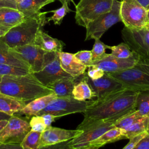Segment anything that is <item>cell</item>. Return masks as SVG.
<instances>
[{
	"label": "cell",
	"instance_id": "obj_1",
	"mask_svg": "<svg viewBox=\"0 0 149 149\" xmlns=\"http://www.w3.org/2000/svg\"><path fill=\"white\" fill-rule=\"evenodd\" d=\"M139 91L123 88L97 98L83 113L84 119L76 129L100 120L122 117L134 110Z\"/></svg>",
	"mask_w": 149,
	"mask_h": 149
},
{
	"label": "cell",
	"instance_id": "obj_2",
	"mask_svg": "<svg viewBox=\"0 0 149 149\" xmlns=\"http://www.w3.org/2000/svg\"><path fill=\"white\" fill-rule=\"evenodd\" d=\"M0 93L26 102L53 92L30 73L21 76H3L0 81Z\"/></svg>",
	"mask_w": 149,
	"mask_h": 149
},
{
	"label": "cell",
	"instance_id": "obj_3",
	"mask_svg": "<svg viewBox=\"0 0 149 149\" xmlns=\"http://www.w3.org/2000/svg\"><path fill=\"white\" fill-rule=\"evenodd\" d=\"M48 12L40 13L24 18L19 24L10 29L0 40L9 48H14L27 44H34L36 34L44 25L47 23Z\"/></svg>",
	"mask_w": 149,
	"mask_h": 149
},
{
	"label": "cell",
	"instance_id": "obj_4",
	"mask_svg": "<svg viewBox=\"0 0 149 149\" xmlns=\"http://www.w3.org/2000/svg\"><path fill=\"white\" fill-rule=\"evenodd\" d=\"M108 74L119 81L125 88L137 91L149 90V59L140 56L133 66Z\"/></svg>",
	"mask_w": 149,
	"mask_h": 149
},
{
	"label": "cell",
	"instance_id": "obj_5",
	"mask_svg": "<svg viewBox=\"0 0 149 149\" xmlns=\"http://www.w3.org/2000/svg\"><path fill=\"white\" fill-rule=\"evenodd\" d=\"M113 1V0H80L76 5V24L86 27L100 15L110 11Z\"/></svg>",
	"mask_w": 149,
	"mask_h": 149
},
{
	"label": "cell",
	"instance_id": "obj_6",
	"mask_svg": "<svg viewBox=\"0 0 149 149\" xmlns=\"http://www.w3.org/2000/svg\"><path fill=\"white\" fill-rule=\"evenodd\" d=\"M94 100L79 101L73 97H56L47 106L37 113L41 116L45 113H50L58 118L75 113H84L86 109L94 102Z\"/></svg>",
	"mask_w": 149,
	"mask_h": 149
},
{
	"label": "cell",
	"instance_id": "obj_7",
	"mask_svg": "<svg viewBox=\"0 0 149 149\" xmlns=\"http://www.w3.org/2000/svg\"><path fill=\"white\" fill-rule=\"evenodd\" d=\"M123 117V116H122ZM122 117H115L93 122L81 129L82 132L70 141L73 149L86 147L92 141L97 139L108 130L115 127V122Z\"/></svg>",
	"mask_w": 149,
	"mask_h": 149
},
{
	"label": "cell",
	"instance_id": "obj_8",
	"mask_svg": "<svg viewBox=\"0 0 149 149\" xmlns=\"http://www.w3.org/2000/svg\"><path fill=\"white\" fill-rule=\"evenodd\" d=\"M32 73L41 84L47 87L61 79L72 77L62 68L59 53L55 52H47L44 55L41 69Z\"/></svg>",
	"mask_w": 149,
	"mask_h": 149
},
{
	"label": "cell",
	"instance_id": "obj_9",
	"mask_svg": "<svg viewBox=\"0 0 149 149\" xmlns=\"http://www.w3.org/2000/svg\"><path fill=\"white\" fill-rule=\"evenodd\" d=\"M120 5V1L113 0L110 11L102 14L88 24L86 27L85 41L91 39H100L111 27L116 23L121 22Z\"/></svg>",
	"mask_w": 149,
	"mask_h": 149
},
{
	"label": "cell",
	"instance_id": "obj_10",
	"mask_svg": "<svg viewBox=\"0 0 149 149\" xmlns=\"http://www.w3.org/2000/svg\"><path fill=\"white\" fill-rule=\"evenodd\" d=\"M120 16L125 27L130 29H141L147 24V9L137 0H121Z\"/></svg>",
	"mask_w": 149,
	"mask_h": 149
},
{
	"label": "cell",
	"instance_id": "obj_11",
	"mask_svg": "<svg viewBox=\"0 0 149 149\" xmlns=\"http://www.w3.org/2000/svg\"><path fill=\"white\" fill-rule=\"evenodd\" d=\"M123 41L130 49L140 56L149 59V30L146 27L141 29H130L124 27L122 31Z\"/></svg>",
	"mask_w": 149,
	"mask_h": 149
},
{
	"label": "cell",
	"instance_id": "obj_12",
	"mask_svg": "<svg viewBox=\"0 0 149 149\" xmlns=\"http://www.w3.org/2000/svg\"><path fill=\"white\" fill-rule=\"evenodd\" d=\"M30 130L31 127L27 121L16 115H13L0 132V143L20 144Z\"/></svg>",
	"mask_w": 149,
	"mask_h": 149
},
{
	"label": "cell",
	"instance_id": "obj_13",
	"mask_svg": "<svg viewBox=\"0 0 149 149\" xmlns=\"http://www.w3.org/2000/svg\"><path fill=\"white\" fill-rule=\"evenodd\" d=\"M139 58L140 56L134 52L127 58H119L111 54H106L102 58L92 61L89 66L93 65L99 68L107 73H114L133 66Z\"/></svg>",
	"mask_w": 149,
	"mask_h": 149
},
{
	"label": "cell",
	"instance_id": "obj_14",
	"mask_svg": "<svg viewBox=\"0 0 149 149\" xmlns=\"http://www.w3.org/2000/svg\"><path fill=\"white\" fill-rule=\"evenodd\" d=\"M9 48L27 63L31 73L37 72L41 69L44 55L47 52L42 48L34 44H27Z\"/></svg>",
	"mask_w": 149,
	"mask_h": 149
},
{
	"label": "cell",
	"instance_id": "obj_15",
	"mask_svg": "<svg viewBox=\"0 0 149 149\" xmlns=\"http://www.w3.org/2000/svg\"><path fill=\"white\" fill-rule=\"evenodd\" d=\"M85 78L94 92L95 97L97 98H100L114 91L125 88L119 81L113 78L107 73L101 77L93 80L87 75L86 72Z\"/></svg>",
	"mask_w": 149,
	"mask_h": 149
},
{
	"label": "cell",
	"instance_id": "obj_16",
	"mask_svg": "<svg viewBox=\"0 0 149 149\" xmlns=\"http://www.w3.org/2000/svg\"><path fill=\"white\" fill-rule=\"evenodd\" d=\"M82 132L80 130H66L51 126L41 133L39 147L61 143L74 138Z\"/></svg>",
	"mask_w": 149,
	"mask_h": 149
},
{
	"label": "cell",
	"instance_id": "obj_17",
	"mask_svg": "<svg viewBox=\"0 0 149 149\" xmlns=\"http://www.w3.org/2000/svg\"><path fill=\"white\" fill-rule=\"evenodd\" d=\"M59 58L62 68L71 76L76 78L86 72L87 67L76 58L74 54L62 51L59 52Z\"/></svg>",
	"mask_w": 149,
	"mask_h": 149
},
{
	"label": "cell",
	"instance_id": "obj_18",
	"mask_svg": "<svg viewBox=\"0 0 149 149\" xmlns=\"http://www.w3.org/2000/svg\"><path fill=\"white\" fill-rule=\"evenodd\" d=\"M24 19L23 15L17 9L10 8H0V30L6 33Z\"/></svg>",
	"mask_w": 149,
	"mask_h": 149
},
{
	"label": "cell",
	"instance_id": "obj_19",
	"mask_svg": "<svg viewBox=\"0 0 149 149\" xmlns=\"http://www.w3.org/2000/svg\"><path fill=\"white\" fill-rule=\"evenodd\" d=\"M46 52H61L65 47V43L57 38H55L40 29L37 32L34 44Z\"/></svg>",
	"mask_w": 149,
	"mask_h": 149
},
{
	"label": "cell",
	"instance_id": "obj_20",
	"mask_svg": "<svg viewBox=\"0 0 149 149\" xmlns=\"http://www.w3.org/2000/svg\"><path fill=\"white\" fill-rule=\"evenodd\" d=\"M56 97V95L52 93L37 98L31 101L29 103L26 104L23 109L15 114L16 115H24L27 118L36 116L38 112L44 109L47 105Z\"/></svg>",
	"mask_w": 149,
	"mask_h": 149
},
{
	"label": "cell",
	"instance_id": "obj_21",
	"mask_svg": "<svg viewBox=\"0 0 149 149\" xmlns=\"http://www.w3.org/2000/svg\"><path fill=\"white\" fill-rule=\"evenodd\" d=\"M55 1V0H19L16 2L17 9L23 15L24 18H27L40 13L41 8Z\"/></svg>",
	"mask_w": 149,
	"mask_h": 149
},
{
	"label": "cell",
	"instance_id": "obj_22",
	"mask_svg": "<svg viewBox=\"0 0 149 149\" xmlns=\"http://www.w3.org/2000/svg\"><path fill=\"white\" fill-rule=\"evenodd\" d=\"M79 78L80 76L76 78L73 77H64L51 84L48 87L52 91L56 97H73V87Z\"/></svg>",
	"mask_w": 149,
	"mask_h": 149
},
{
	"label": "cell",
	"instance_id": "obj_23",
	"mask_svg": "<svg viewBox=\"0 0 149 149\" xmlns=\"http://www.w3.org/2000/svg\"><path fill=\"white\" fill-rule=\"evenodd\" d=\"M0 63L21 67L30 70V66L24 60L12 51L4 42L0 40Z\"/></svg>",
	"mask_w": 149,
	"mask_h": 149
},
{
	"label": "cell",
	"instance_id": "obj_24",
	"mask_svg": "<svg viewBox=\"0 0 149 149\" xmlns=\"http://www.w3.org/2000/svg\"><path fill=\"white\" fill-rule=\"evenodd\" d=\"M26 105L25 101L0 93V112H1L13 116L23 109Z\"/></svg>",
	"mask_w": 149,
	"mask_h": 149
},
{
	"label": "cell",
	"instance_id": "obj_25",
	"mask_svg": "<svg viewBox=\"0 0 149 149\" xmlns=\"http://www.w3.org/2000/svg\"><path fill=\"white\" fill-rule=\"evenodd\" d=\"M122 139H126L123 135V129L115 127L106 132L97 139L90 142L87 147L94 146L99 148L107 144L114 143Z\"/></svg>",
	"mask_w": 149,
	"mask_h": 149
},
{
	"label": "cell",
	"instance_id": "obj_26",
	"mask_svg": "<svg viewBox=\"0 0 149 149\" xmlns=\"http://www.w3.org/2000/svg\"><path fill=\"white\" fill-rule=\"evenodd\" d=\"M85 73L86 72L80 76L72 91L73 97L79 101L90 100L95 97L94 92L86 80Z\"/></svg>",
	"mask_w": 149,
	"mask_h": 149
},
{
	"label": "cell",
	"instance_id": "obj_27",
	"mask_svg": "<svg viewBox=\"0 0 149 149\" xmlns=\"http://www.w3.org/2000/svg\"><path fill=\"white\" fill-rule=\"evenodd\" d=\"M148 116H143L130 126L122 129L126 139H130L142 133L146 132Z\"/></svg>",
	"mask_w": 149,
	"mask_h": 149
},
{
	"label": "cell",
	"instance_id": "obj_28",
	"mask_svg": "<svg viewBox=\"0 0 149 149\" xmlns=\"http://www.w3.org/2000/svg\"><path fill=\"white\" fill-rule=\"evenodd\" d=\"M134 109L141 116H149V90L139 91Z\"/></svg>",
	"mask_w": 149,
	"mask_h": 149
},
{
	"label": "cell",
	"instance_id": "obj_29",
	"mask_svg": "<svg viewBox=\"0 0 149 149\" xmlns=\"http://www.w3.org/2000/svg\"><path fill=\"white\" fill-rule=\"evenodd\" d=\"M41 134L40 132L31 130L20 143L22 149H37L40 145Z\"/></svg>",
	"mask_w": 149,
	"mask_h": 149
},
{
	"label": "cell",
	"instance_id": "obj_30",
	"mask_svg": "<svg viewBox=\"0 0 149 149\" xmlns=\"http://www.w3.org/2000/svg\"><path fill=\"white\" fill-rule=\"evenodd\" d=\"M72 10L69 7V2L64 1L62 3V5L59 8L51 10L50 12H52L53 15L49 17H47V23L50 21H53L54 23L56 25H60L62 22L63 17L66 14Z\"/></svg>",
	"mask_w": 149,
	"mask_h": 149
},
{
	"label": "cell",
	"instance_id": "obj_31",
	"mask_svg": "<svg viewBox=\"0 0 149 149\" xmlns=\"http://www.w3.org/2000/svg\"><path fill=\"white\" fill-rule=\"evenodd\" d=\"M141 116L136 109L125 115L121 118L118 119L115 123V127L125 129L132 125L133 123L141 118Z\"/></svg>",
	"mask_w": 149,
	"mask_h": 149
},
{
	"label": "cell",
	"instance_id": "obj_32",
	"mask_svg": "<svg viewBox=\"0 0 149 149\" xmlns=\"http://www.w3.org/2000/svg\"><path fill=\"white\" fill-rule=\"evenodd\" d=\"M31 73L30 70L21 67L0 63V75L3 76H21Z\"/></svg>",
	"mask_w": 149,
	"mask_h": 149
},
{
	"label": "cell",
	"instance_id": "obj_33",
	"mask_svg": "<svg viewBox=\"0 0 149 149\" xmlns=\"http://www.w3.org/2000/svg\"><path fill=\"white\" fill-rule=\"evenodd\" d=\"M108 49L111 50V54L119 58H127L134 53V51H132L125 42H121L117 45L109 46Z\"/></svg>",
	"mask_w": 149,
	"mask_h": 149
},
{
	"label": "cell",
	"instance_id": "obj_34",
	"mask_svg": "<svg viewBox=\"0 0 149 149\" xmlns=\"http://www.w3.org/2000/svg\"><path fill=\"white\" fill-rule=\"evenodd\" d=\"M94 40L95 41L93 49L91 50L92 54V61L100 59L104 56L107 54L105 51L107 49H108L109 47V45L105 44L99 38L95 39Z\"/></svg>",
	"mask_w": 149,
	"mask_h": 149
},
{
	"label": "cell",
	"instance_id": "obj_35",
	"mask_svg": "<svg viewBox=\"0 0 149 149\" xmlns=\"http://www.w3.org/2000/svg\"><path fill=\"white\" fill-rule=\"evenodd\" d=\"M29 124L31 130L40 133H42L47 127L42 117L39 115L32 116Z\"/></svg>",
	"mask_w": 149,
	"mask_h": 149
},
{
	"label": "cell",
	"instance_id": "obj_36",
	"mask_svg": "<svg viewBox=\"0 0 149 149\" xmlns=\"http://www.w3.org/2000/svg\"><path fill=\"white\" fill-rule=\"evenodd\" d=\"M76 58L87 68L90 65L92 61V54L91 51L83 50L74 54Z\"/></svg>",
	"mask_w": 149,
	"mask_h": 149
},
{
	"label": "cell",
	"instance_id": "obj_37",
	"mask_svg": "<svg viewBox=\"0 0 149 149\" xmlns=\"http://www.w3.org/2000/svg\"><path fill=\"white\" fill-rule=\"evenodd\" d=\"M87 68L88 69L87 72H86L87 75L93 80L99 79L105 74V72L104 70L95 66L90 65Z\"/></svg>",
	"mask_w": 149,
	"mask_h": 149
},
{
	"label": "cell",
	"instance_id": "obj_38",
	"mask_svg": "<svg viewBox=\"0 0 149 149\" xmlns=\"http://www.w3.org/2000/svg\"><path fill=\"white\" fill-rule=\"evenodd\" d=\"M70 140L54 144L44 146L38 147L37 149H73V148L70 145Z\"/></svg>",
	"mask_w": 149,
	"mask_h": 149
},
{
	"label": "cell",
	"instance_id": "obj_39",
	"mask_svg": "<svg viewBox=\"0 0 149 149\" xmlns=\"http://www.w3.org/2000/svg\"><path fill=\"white\" fill-rule=\"evenodd\" d=\"M147 134L146 132H144L130 139L128 143L122 149H133L135 147V146L139 142V141Z\"/></svg>",
	"mask_w": 149,
	"mask_h": 149
},
{
	"label": "cell",
	"instance_id": "obj_40",
	"mask_svg": "<svg viewBox=\"0 0 149 149\" xmlns=\"http://www.w3.org/2000/svg\"><path fill=\"white\" fill-rule=\"evenodd\" d=\"M133 149H149V135L145 136Z\"/></svg>",
	"mask_w": 149,
	"mask_h": 149
},
{
	"label": "cell",
	"instance_id": "obj_41",
	"mask_svg": "<svg viewBox=\"0 0 149 149\" xmlns=\"http://www.w3.org/2000/svg\"><path fill=\"white\" fill-rule=\"evenodd\" d=\"M1 8H10L17 9L16 2L14 0H0Z\"/></svg>",
	"mask_w": 149,
	"mask_h": 149
},
{
	"label": "cell",
	"instance_id": "obj_42",
	"mask_svg": "<svg viewBox=\"0 0 149 149\" xmlns=\"http://www.w3.org/2000/svg\"><path fill=\"white\" fill-rule=\"evenodd\" d=\"M44 120V122L47 126V127H49L51 126V123L55 120V119L58 118L56 116L50 114V113H45V114H43L42 115H41Z\"/></svg>",
	"mask_w": 149,
	"mask_h": 149
},
{
	"label": "cell",
	"instance_id": "obj_43",
	"mask_svg": "<svg viewBox=\"0 0 149 149\" xmlns=\"http://www.w3.org/2000/svg\"><path fill=\"white\" fill-rule=\"evenodd\" d=\"M0 149H22L20 144H3L0 143Z\"/></svg>",
	"mask_w": 149,
	"mask_h": 149
},
{
	"label": "cell",
	"instance_id": "obj_44",
	"mask_svg": "<svg viewBox=\"0 0 149 149\" xmlns=\"http://www.w3.org/2000/svg\"><path fill=\"white\" fill-rule=\"evenodd\" d=\"M137 1L146 9L148 10L149 9V0H137Z\"/></svg>",
	"mask_w": 149,
	"mask_h": 149
},
{
	"label": "cell",
	"instance_id": "obj_45",
	"mask_svg": "<svg viewBox=\"0 0 149 149\" xmlns=\"http://www.w3.org/2000/svg\"><path fill=\"white\" fill-rule=\"evenodd\" d=\"M12 116H10L8 114H6L5 113L1 112H0V120L2 119H6V120H9V119Z\"/></svg>",
	"mask_w": 149,
	"mask_h": 149
},
{
	"label": "cell",
	"instance_id": "obj_46",
	"mask_svg": "<svg viewBox=\"0 0 149 149\" xmlns=\"http://www.w3.org/2000/svg\"><path fill=\"white\" fill-rule=\"evenodd\" d=\"M8 120H6V119L0 120V132L6 126V125L8 123Z\"/></svg>",
	"mask_w": 149,
	"mask_h": 149
},
{
	"label": "cell",
	"instance_id": "obj_47",
	"mask_svg": "<svg viewBox=\"0 0 149 149\" xmlns=\"http://www.w3.org/2000/svg\"><path fill=\"white\" fill-rule=\"evenodd\" d=\"M79 149H98V148L94 147V146H88V147H83V148H79Z\"/></svg>",
	"mask_w": 149,
	"mask_h": 149
},
{
	"label": "cell",
	"instance_id": "obj_48",
	"mask_svg": "<svg viewBox=\"0 0 149 149\" xmlns=\"http://www.w3.org/2000/svg\"><path fill=\"white\" fill-rule=\"evenodd\" d=\"M147 24H149V9L147 10Z\"/></svg>",
	"mask_w": 149,
	"mask_h": 149
},
{
	"label": "cell",
	"instance_id": "obj_49",
	"mask_svg": "<svg viewBox=\"0 0 149 149\" xmlns=\"http://www.w3.org/2000/svg\"><path fill=\"white\" fill-rule=\"evenodd\" d=\"M6 33L5 31L0 30V38H1V37H2Z\"/></svg>",
	"mask_w": 149,
	"mask_h": 149
},
{
	"label": "cell",
	"instance_id": "obj_50",
	"mask_svg": "<svg viewBox=\"0 0 149 149\" xmlns=\"http://www.w3.org/2000/svg\"><path fill=\"white\" fill-rule=\"evenodd\" d=\"M146 133L147 134L149 135V116H148V124L147 126V129H146Z\"/></svg>",
	"mask_w": 149,
	"mask_h": 149
},
{
	"label": "cell",
	"instance_id": "obj_51",
	"mask_svg": "<svg viewBox=\"0 0 149 149\" xmlns=\"http://www.w3.org/2000/svg\"><path fill=\"white\" fill-rule=\"evenodd\" d=\"M58 1H60L61 3H63L64 1H67L66 0H58ZM67 2H68V1H67Z\"/></svg>",
	"mask_w": 149,
	"mask_h": 149
},
{
	"label": "cell",
	"instance_id": "obj_52",
	"mask_svg": "<svg viewBox=\"0 0 149 149\" xmlns=\"http://www.w3.org/2000/svg\"><path fill=\"white\" fill-rule=\"evenodd\" d=\"M146 29H148L149 30V24H147L146 26V27H145Z\"/></svg>",
	"mask_w": 149,
	"mask_h": 149
},
{
	"label": "cell",
	"instance_id": "obj_53",
	"mask_svg": "<svg viewBox=\"0 0 149 149\" xmlns=\"http://www.w3.org/2000/svg\"><path fill=\"white\" fill-rule=\"evenodd\" d=\"M68 2H69L70 1H71V2H73L74 3V1H73V0H66Z\"/></svg>",
	"mask_w": 149,
	"mask_h": 149
},
{
	"label": "cell",
	"instance_id": "obj_54",
	"mask_svg": "<svg viewBox=\"0 0 149 149\" xmlns=\"http://www.w3.org/2000/svg\"><path fill=\"white\" fill-rule=\"evenodd\" d=\"M2 76H1V75H0V81H1V79H2Z\"/></svg>",
	"mask_w": 149,
	"mask_h": 149
},
{
	"label": "cell",
	"instance_id": "obj_55",
	"mask_svg": "<svg viewBox=\"0 0 149 149\" xmlns=\"http://www.w3.org/2000/svg\"><path fill=\"white\" fill-rule=\"evenodd\" d=\"M14 1H16V2H17V1H19V0H14Z\"/></svg>",
	"mask_w": 149,
	"mask_h": 149
},
{
	"label": "cell",
	"instance_id": "obj_56",
	"mask_svg": "<svg viewBox=\"0 0 149 149\" xmlns=\"http://www.w3.org/2000/svg\"><path fill=\"white\" fill-rule=\"evenodd\" d=\"M55 1H56V0H55Z\"/></svg>",
	"mask_w": 149,
	"mask_h": 149
}]
</instances>
